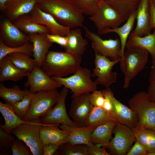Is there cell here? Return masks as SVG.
I'll use <instances>...</instances> for the list:
<instances>
[{
    "instance_id": "cell-1",
    "label": "cell",
    "mask_w": 155,
    "mask_h": 155,
    "mask_svg": "<svg viewBox=\"0 0 155 155\" xmlns=\"http://www.w3.org/2000/svg\"><path fill=\"white\" fill-rule=\"evenodd\" d=\"M37 4L63 25L70 29L84 26V14L69 0H39Z\"/></svg>"
},
{
    "instance_id": "cell-2",
    "label": "cell",
    "mask_w": 155,
    "mask_h": 155,
    "mask_svg": "<svg viewBox=\"0 0 155 155\" xmlns=\"http://www.w3.org/2000/svg\"><path fill=\"white\" fill-rule=\"evenodd\" d=\"M82 61L81 55L49 51L41 67L50 77H65L75 73L80 66Z\"/></svg>"
},
{
    "instance_id": "cell-3",
    "label": "cell",
    "mask_w": 155,
    "mask_h": 155,
    "mask_svg": "<svg viewBox=\"0 0 155 155\" xmlns=\"http://www.w3.org/2000/svg\"><path fill=\"white\" fill-rule=\"evenodd\" d=\"M126 48L123 57L119 62L121 70L125 75L123 87L125 89L129 87L131 80L144 68L149 54L138 46Z\"/></svg>"
},
{
    "instance_id": "cell-4",
    "label": "cell",
    "mask_w": 155,
    "mask_h": 155,
    "mask_svg": "<svg viewBox=\"0 0 155 155\" xmlns=\"http://www.w3.org/2000/svg\"><path fill=\"white\" fill-rule=\"evenodd\" d=\"M128 104L138 118L134 127L155 130V103L149 100L146 92L137 93L129 100Z\"/></svg>"
},
{
    "instance_id": "cell-5",
    "label": "cell",
    "mask_w": 155,
    "mask_h": 155,
    "mask_svg": "<svg viewBox=\"0 0 155 155\" xmlns=\"http://www.w3.org/2000/svg\"><path fill=\"white\" fill-rule=\"evenodd\" d=\"M91 73L87 68L80 67L72 75L68 77H51L53 80L71 90L72 98L82 94L97 90V85L91 80Z\"/></svg>"
},
{
    "instance_id": "cell-6",
    "label": "cell",
    "mask_w": 155,
    "mask_h": 155,
    "mask_svg": "<svg viewBox=\"0 0 155 155\" xmlns=\"http://www.w3.org/2000/svg\"><path fill=\"white\" fill-rule=\"evenodd\" d=\"M44 124L41 118L29 121L14 128L11 134L24 142L33 155H43L40 133L41 127Z\"/></svg>"
},
{
    "instance_id": "cell-7",
    "label": "cell",
    "mask_w": 155,
    "mask_h": 155,
    "mask_svg": "<svg viewBox=\"0 0 155 155\" xmlns=\"http://www.w3.org/2000/svg\"><path fill=\"white\" fill-rule=\"evenodd\" d=\"M31 98L30 110L23 121H27L41 118L47 113L55 105L59 92L57 90H41L35 93H28Z\"/></svg>"
},
{
    "instance_id": "cell-8",
    "label": "cell",
    "mask_w": 155,
    "mask_h": 155,
    "mask_svg": "<svg viewBox=\"0 0 155 155\" xmlns=\"http://www.w3.org/2000/svg\"><path fill=\"white\" fill-rule=\"evenodd\" d=\"M89 19L94 23L97 33L107 28L118 27L125 21L118 10L104 0L101 1L96 12Z\"/></svg>"
},
{
    "instance_id": "cell-9",
    "label": "cell",
    "mask_w": 155,
    "mask_h": 155,
    "mask_svg": "<svg viewBox=\"0 0 155 155\" xmlns=\"http://www.w3.org/2000/svg\"><path fill=\"white\" fill-rule=\"evenodd\" d=\"M83 27L85 30V36L91 42V47L95 54L108 58L113 61L120 62L121 44L119 38L104 40L86 27Z\"/></svg>"
},
{
    "instance_id": "cell-10",
    "label": "cell",
    "mask_w": 155,
    "mask_h": 155,
    "mask_svg": "<svg viewBox=\"0 0 155 155\" xmlns=\"http://www.w3.org/2000/svg\"><path fill=\"white\" fill-rule=\"evenodd\" d=\"M114 136L111 140L107 149L110 154L125 155L136 140L131 128L120 123H117L113 131Z\"/></svg>"
},
{
    "instance_id": "cell-11",
    "label": "cell",
    "mask_w": 155,
    "mask_h": 155,
    "mask_svg": "<svg viewBox=\"0 0 155 155\" xmlns=\"http://www.w3.org/2000/svg\"><path fill=\"white\" fill-rule=\"evenodd\" d=\"M113 61L109 58L95 54V67L91 73L92 77H96L94 82L97 85H101L106 88H109L117 79V74L112 71L113 67L119 62Z\"/></svg>"
},
{
    "instance_id": "cell-12",
    "label": "cell",
    "mask_w": 155,
    "mask_h": 155,
    "mask_svg": "<svg viewBox=\"0 0 155 155\" xmlns=\"http://www.w3.org/2000/svg\"><path fill=\"white\" fill-rule=\"evenodd\" d=\"M68 91V88L64 86L59 92L58 99L55 105L47 113L41 118L42 123L63 124L73 127H79L70 119L66 111L65 102Z\"/></svg>"
},
{
    "instance_id": "cell-13",
    "label": "cell",
    "mask_w": 155,
    "mask_h": 155,
    "mask_svg": "<svg viewBox=\"0 0 155 155\" xmlns=\"http://www.w3.org/2000/svg\"><path fill=\"white\" fill-rule=\"evenodd\" d=\"M28 79L24 84L25 88L30 87V93H35L41 90H51L57 89L62 85L52 79L43 71L41 67L36 65L29 72Z\"/></svg>"
},
{
    "instance_id": "cell-14",
    "label": "cell",
    "mask_w": 155,
    "mask_h": 155,
    "mask_svg": "<svg viewBox=\"0 0 155 155\" xmlns=\"http://www.w3.org/2000/svg\"><path fill=\"white\" fill-rule=\"evenodd\" d=\"M0 40L8 47H16L30 41V38L6 18L0 22Z\"/></svg>"
},
{
    "instance_id": "cell-15",
    "label": "cell",
    "mask_w": 155,
    "mask_h": 155,
    "mask_svg": "<svg viewBox=\"0 0 155 155\" xmlns=\"http://www.w3.org/2000/svg\"><path fill=\"white\" fill-rule=\"evenodd\" d=\"M91 94L87 92L72 98L69 115L79 126H86L89 113L94 106L90 100Z\"/></svg>"
},
{
    "instance_id": "cell-16",
    "label": "cell",
    "mask_w": 155,
    "mask_h": 155,
    "mask_svg": "<svg viewBox=\"0 0 155 155\" xmlns=\"http://www.w3.org/2000/svg\"><path fill=\"white\" fill-rule=\"evenodd\" d=\"M29 14L36 22L46 26L50 34L66 36L71 29L59 23L51 15L41 9L37 4Z\"/></svg>"
},
{
    "instance_id": "cell-17",
    "label": "cell",
    "mask_w": 155,
    "mask_h": 155,
    "mask_svg": "<svg viewBox=\"0 0 155 155\" xmlns=\"http://www.w3.org/2000/svg\"><path fill=\"white\" fill-rule=\"evenodd\" d=\"M46 33H34L28 34L30 41L33 44V56L36 65L41 67L49 49L53 45L47 38Z\"/></svg>"
},
{
    "instance_id": "cell-18",
    "label": "cell",
    "mask_w": 155,
    "mask_h": 155,
    "mask_svg": "<svg viewBox=\"0 0 155 155\" xmlns=\"http://www.w3.org/2000/svg\"><path fill=\"white\" fill-rule=\"evenodd\" d=\"M111 114L117 123L126 125L131 128L135 127L138 121L136 113L116 99H113V107Z\"/></svg>"
},
{
    "instance_id": "cell-19",
    "label": "cell",
    "mask_w": 155,
    "mask_h": 155,
    "mask_svg": "<svg viewBox=\"0 0 155 155\" xmlns=\"http://www.w3.org/2000/svg\"><path fill=\"white\" fill-rule=\"evenodd\" d=\"M39 0H7L4 11L6 18L13 22L20 16L29 13Z\"/></svg>"
},
{
    "instance_id": "cell-20",
    "label": "cell",
    "mask_w": 155,
    "mask_h": 155,
    "mask_svg": "<svg viewBox=\"0 0 155 155\" xmlns=\"http://www.w3.org/2000/svg\"><path fill=\"white\" fill-rule=\"evenodd\" d=\"M58 124H44L40 131V139L42 145L54 144L60 145L69 142L68 133L60 128Z\"/></svg>"
},
{
    "instance_id": "cell-21",
    "label": "cell",
    "mask_w": 155,
    "mask_h": 155,
    "mask_svg": "<svg viewBox=\"0 0 155 155\" xmlns=\"http://www.w3.org/2000/svg\"><path fill=\"white\" fill-rule=\"evenodd\" d=\"M137 23L135 29L130 34L142 36L150 33V11L149 0H141L137 9Z\"/></svg>"
},
{
    "instance_id": "cell-22",
    "label": "cell",
    "mask_w": 155,
    "mask_h": 155,
    "mask_svg": "<svg viewBox=\"0 0 155 155\" xmlns=\"http://www.w3.org/2000/svg\"><path fill=\"white\" fill-rule=\"evenodd\" d=\"M97 126L73 127L62 124L60 125L59 127L68 133L69 135L68 142L73 144L87 145L90 141V135Z\"/></svg>"
},
{
    "instance_id": "cell-23",
    "label": "cell",
    "mask_w": 155,
    "mask_h": 155,
    "mask_svg": "<svg viewBox=\"0 0 155 155\" xmlns=\"http://www.w3.org/2000/svg\"><path fill=\"white\" fill-rule=\"evenodd\" d=\"M117 123L115 120H111L98 125L90 135V140L93 144H99L107 148Z\"/></svg>"
},
{
    "instance_id": "cell-24",
    "label": "cell",
    "mask_w": 155,
    "mask_h": 155,
    "mask_svg": "<svg viewBox=\"0 0 155 155\" xmlns=\"http://www.w3.org/2000/svg\"><path fill=\"white\" fill-rule=\"evenodd\" d=\"M137 14V10L132 13L129 16L126 22L121 27L114 28H107L97 33L99 35L114 32L119 36L121 44L120 60L124 56L126 42L133 27Z\"/></svg>"
},
{
    "instance_id": "cell-25",
    "label": "cell",
    "mask_w": 155,
    "mask_h": 155,
    "mask_svg": "<svg viewBox=\"0 0 155 155\" xmlns=\"http://www.w3.org/2000/svg\"><path fill=\"white\" fill-rule=\"evenodd\" d=\"M28 71L16 66L7 55L0 60V81L11 80L16 81L27 77Z\"/></svg>"
},
{
    "instance_id": "cell-26",
    "label": "cell",
    "mask_w": 155,
    "mask_h": 155,
    "mask_svg": "<svg viewBox=\"0 0 155 155\" xmlns=\"http://www.w3.org/2000/svg\"><path fill=\"white\" fill-rule=\"evenodd\" d=\"M67 36L68 42L64 48L65 51L81 55H83L88 41L83 38L81 29L78 28L70 29Z\"/></svg>"
},
{
    "instance_id": "cell-27",
    "label": "cell",
    "mask_w": 155,
    "mask_h": 155,
    "mask_svg": "<svg viewBox=\"0 0 155 155\" xmlns=\"http://www.w3.org/2000/svg\"><path fill=\"white\" fill-rule=\"evenodd\" d=\"M0 112L3 117L5 123L1 124L0 128L9 134L11 135L12 130L26 122L21 120L14 111L12 105L0 102Z\"/></svg>"
},
{
    "instance_id": "cell-28",
    "label": "cell",
    "mask_w": 155,
    "mask_h": 155,
    "mask_svg": "<svg viewBox=\"0 0 155 155\" xmlns=\"http://www.w3.org/2000/svg\"><path fill=\"white\" fill-rule=\"evenodd\" d=\"M152 33L143 37L132 35L130 34L125 45V48L135 46L140 47L147 51L152 59H155V29Z\"/></svg>"
},
{
    "instance_id": "cell-29",
    "label": "cell",
    "mask_w": 155,
    "mask_h": 155,
    "mask_svg": "<svg viewBox=\"0 0 155 155\" xmlns=\"http://www.w3.org/2000/svg\"><path fill=\"white\" fill-rule=\"evenodd\" d=\"M12 22L21 31L28 34L49 33V30L46 26L36 22L29 13L20 16Z\"/></svg>"
},
{
    "instance_id": "cell-30",
    "label": "cell",
    "mask_w": 155,
    "mask_h": 155,
    "mask_svg": "<svg viewBox=\"0 0 155 155\" xmlns=\"http://www.w3.org/2000/svg\"><path fill=\"white\" fill-rule=\"evenodd\" d=\"M28 92V89L22 90L17 85H14L11 88H8L2 83L0 84V97L5 103L12 105L21 100Z\"/></svg>"
},
{
    "instance_id": "cell-31",
    "label": "cell",
    "mask_w": 155,
    "mask_h": 155,
    "mask_svg": "<svg viewBox=\"0 0 155 155\" xmlns=\"http://www.w3.org/2000/svg\"><path fill=\"white\" fill-rule=\"evenodd\" d=\"M131 128L136 140L145 148L147 151V153L155 150V130L135 127Z\"/></svg>"
},
{
    "instance_id": "cell-32",
    "label": "cell",
    "mask_w": 155,
    "mask_h": 155,
    "mask_svg": "<svg viewBox=\"0 0 155 155\" xmlns=\"http://www.w3.org/2000/svg\"><path fill=\"white\" fill-rule=\"evenodd\" d=\"M118 10L125 21L135 11L141 0H104Z\"/></svg>"
},
{
    "instance_id": "cell-33",
    "label": "cell",
    "mask_w": 155,
    "mask_h": 155,
    "mask_svg": "<svg viewBox=\"0 0 155 155\" xmlns=\"http://www.w3.org/2000/svg\"><path fill=\"white\" fill-rule=\"evenodd\" d=\"M11 61L18 68L28 72L32 71L36 65L34 59L24 53H13L7 55Z\"/></svg>"
},
{
    "instance_id": "cell-34",
    "label": "cell",
    "mask_w": 155,
    "mask_h": 155,
    "mask_svg": "<svg viewBox=\"0 0 155 155\" xmlns=\"http://www.w3.org/2000/svg\"><path fill=\"white\" fill-rule=\"evenodd\" d=\"M113 120H115L111 115L106 112L102 107L93 106L88 116L86 126L98 125Z\"/></svg>"
},
{
    "instance_id": "cell-35",
    "label": "cell",
    "mask_w": 155,
    "mask_h": 155,
    "mask_svg": "<svg viewBox=\"0 0 155 155\" xmlns=\"http://www.w3.org/2000/svg\"><path fill=\"white\" fill-rule=\"evenodd\" d=\"M33 49L32 44L30 41L20 46L11 47L6 45L0 40V60L8 54L13 53H24L31 57L33 56Z\"/></svg>"
},
{
    "instance_id": "cell-36",
    "label": "cell",
    "mask_w": 155,
    "mask_h": 155,
    "mask_svg": "<svg viewBox=\"0 0 155 155\" xmlns=\"http://www.w3.org/2000/svg\"><path fill=\"white\" fill-rule=\"evenodd\" d=\"M84 14L90 16L96 11L102 0H69Z\"/></svg>"
},
{
    "instance_id": "cell-37",
    "label": "cell",
    "mask_w": 155,
    "mask_h": 155,
    "mask_svg": "<svg viewBox=\"0 0 155 155\" xmlns=\"http://www.w3.org/2000/svg\"><path fill=\"white\" fill-rule=\"evenodd\" d=\"M62 155H88L86 145L67 142L61 145L58 149Z\"/></svg>"
},
{
    "instance_id": "cell-38",
    "label": "cell",
    "mask_w": 155,
    "mask_h": 155,
    "mask_svg": "<svg viewBox=\"0 0 155 155\" xmlns=\"http://www.w3.org/2000/svg\"><path fill=\"white\" fill-rule=\"evenodd\" d=\"M31 101L30 97L28 94L25 95L21 100L12 105L14 112L22 120L27 115L30 110Z\"/></svg>"
},
{
    "instance_id": "cell-39",
    "label": "cell",
    "mask_w": 155,
    "mask_h": 155,
    "mask_svg": "<svg viewBox=\"0 0 155 155\" xmlns=\"http://www.w3.org/2000/svg\"><path fill=\"white\" fill-rule=\"evenodd\" d=\"M15 136L9 134L0 128V155H11V147Z\"/></svg>"
},
{
    "instance_id": "cell-40",
    "label": "cell",
    "mask_w": 155,
    "mask_h": 155,
    "mask_svg": "<svg viewBox=\"0 0 155 155\" xmlns=\"http://www.w3.org/2000/svg\"><path fill=\"white\" fill-rule=\"evenodd\" d=\"M13 155H32L30 149L22 141L17 139L15 140L11 147Z\"/></svg>"
},
{
    "instance_id": "cell-41",
    "label": "cell",
    "mask_w": 155,
    "mask_h": 155,
    "mask_svg": "<svg viewBox=\"0 0 155 155\" xmlns=\"http://www.w3.org/2000/svg\"><path fill=\"white\" fill-rule=\"evenodd\" d=\"M101 91L104 98V103L102 108L106 112L111 114L113 107L114 93L109 88H106Z\"/></svg>"
},
{
    "instance_id": "cell-42",
    "label": "cell",
    "mask_w": 155,
    "mask_h": 155,
    "mask_svg": "<svg viewBox=\"0 0 155 155\" xmlns=\"http://www.w3.org/2000/svg\"><path fill=\"white\" fill-rule=\"evenodd\" d=\"M147 93L149 100L155 103V67H152L149 78V85Z\"/></svg>"
},
{
    "instance_id": "cell-43",
    "label": "cell",
    "mask_w": 155,
    "mask_h": 155,
    "mask_svg": "<svg viewBox=\"0 0 155 155\" xmlns=\"http://www.w3.org/2000/svg\"><path fill=\"white\" fill-rule=\"evenodd\" d=\"M46 35L48 40L53 43L57 44L64 48L67 45L68 38L67 36H63L49 33H46Z\"/></svg>"
},
{
    "instance_id": "cell-44",
    "label": "cell",
    "mask_w": 155,
    "mask_h": 155,
    "mask_svg": "<svg viewBox=\"0 0 155 155\" xmlns=\"http://www.w3.org/2000/svg\"><path fill=\"white\" fill-rule=\"evenodd\" d=\"M90 102L95 106L102 107L103 105L104 98L101 91L95 90L91 94L90 97Z\"/></svg>"
},
{
    "instance_id": "cell-45",
    "label": "cell",
    "mask_w": 155,
    "mask_h": 155,
    "mask_svg": "<svg viewBox=\"0 0 155 155\" xmlns=\"http://www.w3.org/2000/svg\"><path fill=\"white\" fill-rule=\"evenodd\" d=\"M88 155H109L110 154L106 150V148H100L94 145L90 140L86 145Z\"/></svg>"
},
{
    "instance_id": "cell-46",
    "label": "cell",
    "mask_w": 155,
    "mask_h": 155,
    "mask_svg": "<svg viewBox=\"0 0 155 155\" xmlns=\"http://www.w3.org/2000/svg\"><path fill=\"white\" fill-rule=\"evenodd\" d=\"M147 151L145 148L137 140L131 148L126 155H147Z\"/></svg>"
},
{
    "instance_id": "cell-47",
    "label": "cell",
    "mask_w": 155,
    "mask_h": 155,
    "mask_svg": "<svg viewBox=\"0 0 155 155\" xmlns=\"http://www.w3.org/2000/svg\"><path fill=\"white\" fill-rule=\"evenodd\" d=\"M60 145L54 144L42 145L43 155H51L54 154L59 148Z\"/></svg>"
},
{
    "instance_id": "cell-48",
    "label": "cell",
    "mask_w": 155,
    "mask_h": 155,
    "mask_svg": "<svg viewBox=\"0 0 155 155\" xmlns=\"http://www.w3.org/2000/svg\"><path fill=\"white\" fill-rule=\"evenodd\" d=\"M150 1V19L149 27L150 29H155V8L151 0Z\"/></svg>"
},
{
    "instance_id": "cell-49",
    "label": "cell",
    "mask_w": 155,
    "mask_h": 155,
    "mask_svg": "<svg viewBox=\"0 0 155 155\" xmlns=\"http://www.w3.org/2000/svg\"><path fill=\"white\" fill-rule=\"evenodd\" d=\"M7 0H0V7L3 8L5 7V4Z\"/></svg>"
},
{
    "instance_id": "cell-50",
    "label": "cell",
    "mask_w": 155,
    "mask_h": 155,
    "mask_svg": "<svg viewBox=\"0 0 155 155\" xmlns=\"http://www.w3.org/2000/svg\"><path fill=\"white\" fill-rule=\"evenodd\" d=\"M152 67H155V59H152Z\"/></svg>"
},
{
    "instance_id": "cell-51",
    "label": "cell",
    "mask_w": 155,
    "mask_h": 155,
    "mask_svg": "<svg viewBox=\"0 0 155 155\" xmlns=\"http://www.w3.org/2000/svg\"><path fill=\"white\" fill-rule=\"evenodd\" d=\"M147 155H155V150L152 152L148 153Z\"/></svg>"
},
{
    "instance_id": "cell-52",
    "label": "cell",
    "mask_w": 155,
    "mask_h": 155,
    "mask_svg": "<svg viewBox=\"0 0 155 155\" xmlns=\"http://www.w3.org/2000/svg\"><path fill=\"white\" fill-rule=\"evenodd\" d=\"M151 2L155 8V0H151Z\"/></svg>"
}]
</instances>
